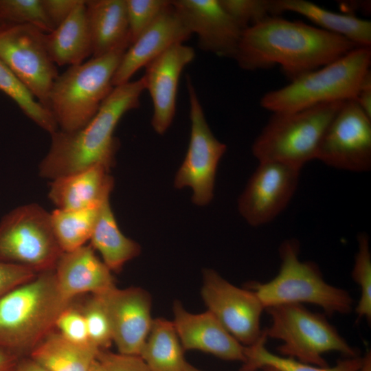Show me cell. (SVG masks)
<instances>
[{
	"mask_svg": "<svg viewBox=\"0 0 371 371\" xmlns=\"http://www.w3.org/2000/svg\"><path fill=\"white\" fill-rule=\"evenodd\" d=\"M358 251L355 255L352 277L361 289L356 307L358 319H371V253L369 237L361 232L357 236Z\"/></svg>",
	"mask_w": 371,
	"mask_h": 371,
	"instance_id": "1f68e13d",
	"label": "cell"
},
{
	"mask_svg": "<svg viewBox=\"0 0 371 371\" xmlns=\"http://www.w3.org/2000/svg\"><path fill=\"white\" fill-rule=\"evenodd\" d=\"M191 35L170 1V5L124 53L113 78V87L131 81L141 67H145L172 45L183 43Z\"/></svg>",
	"mask_w": 371,
	"mask_h": 371,
	"instance_id": "ac0fdd59",
	"label": "cell"
},
{
	"mask_svg": "<svg viewBox=\"0 0 371 371\" xmlns=\"http://www.w3.org/2000/svg\"><path fill=\"white\" fill-rule=\"evenodd\" d=\"M345 102L323 103L291 112L273 113L254 140L258 162L282 164L299 170L316 159L323 135Z\"/></svg>",
	"mask_w": 371,
	"mask_h": 371,
	"instance_id": "8992f818",
	"label": "cell"
},
{
	"mask_svg": "<svg viewBox=\"0 0 371 371\" xmlns=\"http://www.w3.org/2000/svg\"><path fill=\"white\" fill-rule=\"evenodd\" d=\"M89 371H104V368L96 359L91 367Z\"/></svg>",
	"mask_w": 371,
	"mask_h": 371,
	"instance_id": "f6af8a7d",
	"label": "cell"
},
{
	"mask_svg": "<svg viewBox=\"0 0 371 371\" xmlns=\"http://www.w3.org/2000/svg\"><path fill=\"white\" fill-rule=\"evenodd\" d=\"M100 206L73 210L56 209L50 213L53 232L63 252L76 249L90 240Z\"/></svg>",
	"mask_w": 371,
	"mask_h": 371,
	"instance_id": "f1b7e54d",
	"label": "cell"
},
{
	"mask_svg": "<svg viewBox=\"0 0 371 371\" xmlns=\"http://www.w3.org/2000/svg\"><path fill=\"white\" fill-rule=\"evenodd\" d=\"M190 103V138L185 159L174 181L176 188L190 187L192 201L207 205L214 196L216 169L227 146L212 133L197 93L189 76L186 80Z\"/></svg>",
	"mask_w": 371,
	"mask_h": 371,
	"instance_id": "8fae6325",
	"label": "cell"
},
{
	"mask_svg": "<svg viewBox=\"0 0 371 371\" xmlns=\"http://www.w3.org/2000/svg\"><path fill=\"white\" fill-rule=\"evenodd\" d=\"M19 358L0 350V371H15Z\"/></svg>",
	"mask_w": 371,
	"mask_h": 371,
	"instance_id": "b9f144b4",
	"label": "cell"
},
{
	"mask_svg": "<svg viewBox=\"0 0 371 371\" xmlns=\"http://www.w3.org/2000/svg\"><path fill=\"white\" fill-rule=\"evenodd\" d=\"M357 371H371V352L367 351L363 357V363Z\"/></svg>",
	"mask_w": 371,
	"mask_h": 371,
	"instance_id": "7bdbcfd3",
	"label": "cell"
},
{
	"mask_svg": "<svg viewBox=\"0 0 371 371\" xmlns=\"http://www.w3.org/2000/svg\"><path fill=\"white\" fill-rule=\"evenodd\" d=\"M91 246L101 255L112 272L119 273L124 265L141 252L140 245L120 231L111 210L109 198L100 206L90 238Z\"/></svg>",
	"mask_w": 371,
	"mask_h": 371,
	"instance_id": "d4e9b609",
	"label": "cell"
},
{
	"mask_svg": "<svg viewBox=\"0 0 371 371\" xmlns=\"http://www.w3.org/2000/svg\"><path fill=\"white\" fill-rule=\"evenodd\" d=\"M145 89L142 77L115 87L85 126L71 133L58 129L51 134L50 148L39 166L40 175L54 180L96 165L110 170L120 146L115 128L126 112L139 106Z\"/></svg>",
	"mask_w": 371,
	"mask_h": 371,
	"instance_id": "7a4b0ae2",
	"label": "cell"
},
{
	"mask_svg": "<svg viewBox=\"0 0 371 371\" xmlns=\"http://www.w3.org/2000/svg\"><path fill=\"white\" fill-rule=\"evenodd\" d=\"M275 16L292 12L327 32L344 36L361 47H371V22L351 14L330 11L305 0H272Z\"/></svg>",
	"mask_w": 371,
	"mask_h": 371,
	"instance_id": "cb8c5ba5",
	"label": "cell"
},
{
	"mask_svg": "<svg viewBox=\"0 0 371 371\" xmlns=\"http://www.w3.org/2000/svg\"><path fill=\"white\" fill-rule=\"evenodd\" d=\"M363 112L371 117V72L366 75L355 100Z\"/></svg>",
	"mask_w": 371,
	"mask_h": 371,
	"instance_id": "ab89813d",
	"label": "cell"
},
{
	"mask_svg": "<svg viewBox=\"0 0 371 371\" xmlns=\"http://www.w3.org/2000/svg\"><path fill=\"white\" fill-rule=\"evenodd\" d=\"M113 186L109 170L96 165L54 179L48 196L57 209H86L98 207L109 198Z\"/></svg>",
	"mask_w": 371,
	"mask_h": 371,
	"instance_id": "44dd1931",
	"label": "cell"
},
{
	"mask_svg": "<svg viewBox=\"0 0 371 371\" xmlns=\"http://www.w3.org/2000/svg\"><path fill=\"white\" fill-rule=\"evenodd\" d=\"M300 170L280 163L259 162L238 201L239 213L249 225L268 224L282 212L297 190Z\"/></svg>",
	"mask_w": 371,
	"mask_h": 371,
	"instance_id": "5bb4252c",
	"label": "cell"
},
{
	"mask_svg": "<svg viewBox=\"0 0 371 371\" xmlns=\"http://www.w3.org/2000/svg\"><path fill=\"white\" fill-rule=\"evenodd\" d=\"M300 245L295 239L284 240L279 249L280 270L267 282H252L249 286L265 309L269 307L308 303L321 307L328 315L350 312L353 300L346 291L328 284L318 266L301 261Z\"/></svg>",
	"mask_w": 371,
	"mask_h": 371,
	"instance_id": "52a82bcc",
	"label": "cell"
},
{
	"mask_svg": "<svg viewBox=\"0 0 371 371\" xmlns=\"http://www.w3.org/2000/svg\"><path fill=\"white\" fill-rule=\"evenodd\" d=\"M36 275L37 273L25 267L0 262V297Z\"/></svg>",
	"mask_w": 371,
	"mask_h": 371,
	"instance_id": "74e56055",
	"label": "cell"
},
{
	"mask_svg": "<svg viewBox=\"0 0 371 371\" xmlns=\"http://www.w3.org/2000/svg\"><path fill=\"white\" fill-rule=\"evenodd\" d=\"M0 23L30 25L44 33L54 29L44 11L41 0H0Z\"/></svg>",
	"mask_w": 371,
	"mask_h": 371,
	"instance_id": "4dcf8cb0",
	"label": "cell"
},
{
	"mask_svg": "<svg viewBox=\"0 0 371 371\" xmlns=\"http://www.w3.org/2000/svg\"><path fill=\"white\" fill-rule=\"evenodd\" d=\"M81 0H41L44 11L54 28L62 23Z\"/></svg>",
	"mask_w": 371,
	"mask_h": 371,
	"instance_id": "f35d334b",
	"label": "cell"
},
{
	"mask_svg": "<svg viewBox=\"0 0 371 371\" xmlns=\"http://www.w3.org/2000/svg\"><path fill=\"white\" fill-rule=\"evenodd\" d=\"M194 56L192 47L178 43L145 66L142 78L152 99L151 125L157 134H164L173 120L179 78L183 68Z\"/></svg>",
	"mask_w": 371,
	"mask_h": 371,
	"instance_id": "e0dca14e",
	"label": "cell"
},
{
	"mask_svg": "<svg viewBox=\"0 0 371 371\" xmlns=\"http://www.w3.org/2000/svg\"><path fill=\"white\" fill-rule=\"evenodd\" d=\"M97 360L104 371H151L137 355H123L108 350H100Z\"/></svg>",
	"mask_w": 371,
	"mask_h": 371,
	"instance_id": "8d00e7d4",
	"label": "cell"
},
{
	"mask_svg": "<svg viewBox=\"0 0 371 371\" xmlns=\"http://www.w3.org/2000/svg\"><path fill=\"white\" fill-rule=\"evenodd\" d=\"M45 43L55 65H77L92 56V43L86 16L85 1L52 32L45 33Z\"/></svg>",
	"mask_w": 371,
	"mask_h": 371,
	"instance_id": "603a6c76",
	"label": "cell"
},
{
	"mask_svg": "<svg viewBox=\"0 0 371 371\" xmlns=\"http://www.w3.org/2000/svg\"><path fill=\"white\" fill-rule=\"evenodd\" d=\"M54 272L60 292L71 302L79 295H100L116 286L113 272L91 245L63 252Z\"/></svg>",
	"mask_w": 371,
	"mask_h": 371,
	"instance_id": "ffe728a7",
	"label": "cell"
},
{
	"mask_svg": "<svg viewBox=\"0 0 371 371\" xmlns=\"http://www.w3.org/2000/svg\"><path fill=\"white\" fill-rule=\"evenodd\" d=\"M201 294L207 311L244 346L261 337L265 307L253 291L236 286L216 271L205 269Z\"/></svg>",
	"mask_w": 371,
	"mask_h": 371,
	"instance_id": "4fadbf2b",
	"label": "cell"
},
{
	"mask_svg": "<svg viewBox=\"0 0 371 371\" xmlns=\"http://www.w3.org/2000/svg\"><path fill=\"white\" fill-rule=\"evenodd\" d=\"M361 47L302 21L270 16L243 30L234 59L245 70L281 67L291 80Z\"/></svg>",
	"mask_w": 371,
	"mask_h": 371,
	"instance_id": "6da1fadb",
	"label": "cell"
},
{
	"mask_svg": "<svg viewBox=\"0 0 371 371\" xmlns=\"http://www.w3.org/2000/svg\"><path fill=\"white\" fill-rule=\"evenodd\" d=\"M171 3L199 47L220 57L234 58L243 30L219 0H173Z\"/></svg>",
	"mask_w": 371,
	"mask_h": 371,
	"instance_id": "2e32d148",
	"label": "cell"
},
{
	"mask_svg": "<svg viewBox=\"0 0 371 371\" xmlns=\"http://www.w3.org/2000/svg\"><path fill=\"white\" fill-rule=\"evenodd\" d=\"M100 350L91 343H75L53 330L29 357L49 371H89Z\"/></svg>",
	"mask_w": 371,
	"mask_h": 371,
	"instance_id": "484cf974",
	"label": "cell"
},
{
	"mask_svg": "<svg viewBox=\"0 0 371 371\" xmlns=\"http://www.w3.org/2000/svg\"><path fill=\"white\" fill-rule=\"evenodd\" d=\"M63 251L54 236L50 214L32 203L17 207L0 221V262L38 273L55 269Z\"/></svg>",
	"mask_w": 371,
	"mask_h": 371,
	"instance_id": "9c48e42d",
	"label": "cell"
},
{
	"mask_svg": "<svg viewBox=\"0 0 371 371\" xmlns=\"http://www.w3.org/2000/svg\"><path fill=\"white\" fill-rule=\"evenodd\" d=\"M271 319L265 329L268 338L282 341L281 356L319 367L328 366L323 355L338 352L347 357H358L322 314L312 312L300 304L278 305L266 308Z\"/></svg>",
	"mask_w": 371,
	"mask_h": 371,
	"instance_id": "ba28073f",
	"label": "cell"
},
{
	"mask_svg": "<svg viewBox=\"0 0 371 371\" xmlns=\"http://www.w3.org/2000/svg\"><path fill=\"white\" fill-rule=\"evenodd\" d=\"M267 339L263 330L256 342L245 346V361L240 371H256L264 367H271L279 371H357L363 363V357L358 356L339 360L333 367L313 366L271 352L265 346Z\"/></svg>",
	"mask_w": 371,
	"mask_h": 371,
	"instance_id": "83f0119b",
	"label": "cell"
},
{
	"mask_svg": "<svg viewBox=\"0 0 371 371\" xmlns=\"http://www.w3.org/2000/svg\"><path fill=\"white\" fill-rule=\"evenodd\" d=\"M316 159L341 170L371 168V117L355 100L346 101L326 128Z\"/></svg>",
	"mask_w": 371,
	"mask_h": 371,
	"instance_id": "7c38bea8",
	"label": "cell"
},
{
	"mask_svg": "<svg viewBox=\"0 0 371 371\" xmlns=\"http://www.w3.org/2000/svg\"><path fill=\"white\" fill-rule=\"evenodd\" d=\"M261 369H262L261 371H279L278 370L271 368V367H264ZM184 371H204V370L198 369L186 361Z\"/></svg>",
	"mask_w": 371,
	"mask_h": 371,
	"instance_id": "ee69618b",
	"label": "cell"
},
{
	"mask_svg": "<svg viewBox=\"0 0 371 371\" xmlns=\"http://www.w3.org/2000/svg\"><path fill=\"white\" fill-rule=\"evenodd\" d=\"M172 322L184 351L199 350L227 361H245V346L238 341L207 310L192 313L173 304Z\"/></svg>",
	"mask_w": 371,
	"mask_h": 371,
	"instance_id": "d6986e66",
	"label": "cell"
},
{
	"mask_svg": "<svg viewBox=\"0 0 371 371\" xmlns=\"http://www.w3.org/2000/svg\"><path fill=\"white\" fill-rule=\"evenodd\" d=\"M0 91L10 97L28 118L50 135L58 130L51 112L32 96L1 58Z\"/></svg>",
	"mask_w": 371,
	"mask_h": 371,
	"instance_id": "f546056e",
	"label": "cell"
},
{
	"mask_svg": "<svg viewBox=\"0 0 371 371\" xmlns=\"http://www.w3.org/2000/svg\"><path fill=\"white\" fill-rule=\"evenodd\" d=\"M71 303L59 291L54 269L8 291L0 297V350L29 357Z\"/></svg>",
	"mask_w": 371,
	"mask_h": 371,
	"instance_id": "3957f363",
	"label": "cell"
},
{
	"mask_svg": "<svg viewBox=\"0 0 371 371\" xmlns=\"http://www.w3.org/2000/svg\"><path fill=\"white\" fill-rule=\"evenodd\" d=\"M126 50L92 57L58 74L48 100V109L58 130L78 131L95 116L114 88L113 78Z\"/></svg>",
	"mask_w": 371,
	"mask_h": 371,
	"instance_id": "5b68a950",
	"label": "cell"
},
{
	"mask_svg": "<svg viewBox=\"0 0 371 371\" xmlns=\"http://www.w3.org/2000/svg\"><path fill=\"white\" fill-rule=\"evenodd\" d=\"M98 295L109 316L117 352L139 356L153 321L149 293L141 287L115 286Z\"/></svg>",
	"mask_w": 371,
	"mask_h": 371,
	"instance_id": "9a60e30c",
	"label": "cell"
},
{
	"mask_svg": "<svg viewBox=\"0 0 371 371\" xmlns=\"http://www.w3.org/2000/svg\"><path fill=\"white\" fill-rule=\"evenodd\" d=\"M15 371H49L30 357L19 359Z\"/></svg>",
	"mask_w": 371,
	"mask_h": 371,
	"instance_id": "60d3db41",
	"label": "cell"
},
{
	"mask_svg": "<svg viewBox=\"0 0 371 371\" xmlns=\"http://www.w3.org/2000/svg\"><path fill=\"white\" fill-rule=\"evenodd\" d=\"M221 5L243 30L275 16L272 0H219Z\"/></svg>",
	"mask_w": 371,
	"mask_h": 371,
	"instance_id": "e575fe53",
	"label": "cell"
},
{
	"mask_svg": "<svg viewBox=\"0 0 371 371\" xmlns=\"http://www.w3.org/2000/svg\"><path fill=\"white\" fill-rule=\"evenodd\" d=\"M370 64L371 47H357L290 84L267 92L260 99V106L272 113L291 112L355 100Z\"/></svg>",
	"mask_w": 371,
	"mask_h": 371,
	"instance_id": "277c9868",
	"label": "cell"
},
{
	"mask_svg": "<svg viewBox=\"0 0 371 371\" xmlns=\"http://www.w3.org/2000/svg\"><path fill=\"white\" fill-rule=\"evenodd\" d=\"M80 310L85 319L89 341L99 350H108L113 343L112 331L100 297L91 295Z\"/></svg>",
	"mask_w": 371,
	"mask_h": 371,
	"instance_id": "d6a6232c",
	"label": "cell"
},
{
	"mask_svg": "<svg viewBox=\"0 0 371 371\" xmlns=\"http://www.w3.org/2000/svg\"><path fill=\"white\" fill-rule=\"evenodd\" d=\"M170 3L168 0H126L131 44Z\"/></svg>",
	"mask_w": 371,
	"mask_h": 371,
	"instance_id": "836d02e7",
	"label": "cell"
},
{
	"mask_svg": "<svg viewBox=\"0 0 371 371\" xmlns=\"http://www.w3.org/2000/svg\"><path fill=\"white\" fill-rule=\"evenodd\" d=\"M86 16L92 43V57H99L131 45L126 0L85 1Z\"/></svg>",
	"mask_w": 371,
	"mask_h": 371,
	"instance_id": "7402d4cb",
	"label": "cell"
},
{
	"mask_svg": "<svg viewBox=\"0 0 371 371\" xmlns=\"http://www.w3.org/2000/svg\"><path fill=\"white\" fill-rule=\"evenodd\" d=\"M55 328L67 339L78 344L91 343L81 310L69 305L58 315Z\"/></svg>",
	"mask_w": 371,
	"mask_h": 371,
	"instance_id": "d590c367",
	"label": "cell"
},
{
	"mask_svg": "<svg viewBox=\"0 0 371 371\" xmlns=\"http://www.w3.org/2000/svg\"><path fill=\"white\" fill-rule=\"evenodd\" d=\"M45 34L30 25L1 24L0 58L48 109L49 95L58 73L46 48Z\"/></svg>",
	"mask_w": 371,
	"mask_h": 371,
	"instance_id": "30bf717a",
	"label": "cell"
},
{
	"mask_svg": "<svg viewBox=\"0 0 371 371\" xmlns=\"http://www.w3.org/2000/svg\"><path fill=\"white\" fill-rule=\"evenodd\" d=\"M184 350L172 321L153 319L139 354L151 371H184Z\"/></svg>",
	"mask_w": 371,
	"mask_h": 371,
	"instance_id": "4316f807",
	"label": "cell"
}]
</instances>
